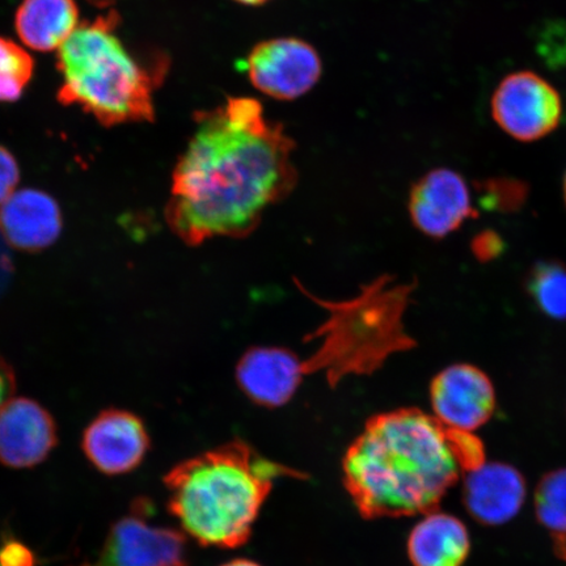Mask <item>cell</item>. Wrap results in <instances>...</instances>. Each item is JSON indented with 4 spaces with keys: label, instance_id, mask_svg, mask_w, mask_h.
I'll return each mask as SVG.
<instances>
[{
    "label": "cell",
    "instance_id": "cell-1",
    "mask_svg": "<svg viewBox=\"0 0 566 566\" xmlns=\"http://www.w3.org/2000/svg\"><path fill=\"white\" fill-rule=\"evenodd\" d=\"M195 118L196 132L175 167L166 221L188 245L245 238L293 192L294 140L252 97H229Z\"/></svg>",
    "mask_w": 566,
    "mask_h": 566
},
{
    "label": "cell",
    "instance_id": "cell-2",
    "mask_svg": "<svg viewBox=\"0 0 566 566\" xmlns=\"http://www.w3.org/2000/svg\"><path fill=\"white\" fill-rule=\"evenodd\" d=\"M485 462L473 433L417 408L371 417L343 459L344 485L366 520L436 511L460 475Z\"/></svg>",
    "mask_w": 566,
    "mask_h": 566
},
{
    "label": "cell",
    "instance_id": "cell-3",
    "mask_svg": "<svg viewBox=\"0 0 566 566\" xmlns=\"http://www.w3.org/2000/svg\"><path fill=\"white\" fill-rule=\"evenodd\" d=\"M301 473L233 441L184 460L165 478L168 509L182 533L207 547L237 548L250 539L275 481Z\"/></svg>",
    "mask_w": 566,
    "mask_h": 566
},
{
    "label": "cell",
    "instance_id": "cell-4",
    "mask_svg": "<svg viewBox=\"0 0 566 566\" xmlns=\"http://www.w3.org/2000/svg\"><path fill=\"white\" fill-rule=\"evenodd\" d=\"M116 12L84 21L56 52L59 101L76 105L104 126L151 123L154 81L118 38Z\"/></svg>",
    "mask_w": 566,
    "mask_h": 566
},
{
    "label": "cell",
    "instance_id": "cell-5",
    "mask_svg": "<svg viewBox=\"0 0 566 566\" xmlns=\"http://www.w3.org/2000/svg\"><path fill=\"white\" fill-rule=\"evenodd\" d=\"M412 289L381 277L349 301L313 298L329 315L307 338L321 339L322 344L308 359L300 358L303 379L323 371L329 385L337 386L346 375L371 374L392 354L415 348L405 327Z\"/></svg>",
    "mask_w": 566,
    "mask_h": 566
},
{
    "label": "cell",
    "instance_id": "cell-6",
    "mask_svg": "<svg viewBox=\"0 0 566 566\" xmlns=\"http://www.w3.org/2000/svg\"><path fill=\"white\" fill-rule=\"evenodd\" d=\"M151 513L147 501H138L112 526L94 560L77 566H188L186 535L153 525Z\"/></svg>",
    "mask_w": 566,
    "mask_h": 566
},
{
    "label": "cell",
    "instance_id": "cell-7",
    "mask_svg": "<svg viewBox=\"0 0 566 566\" xmlns=\"http://www.w3.org/2000/svg\"><path fill=\"white\" fill-rule=\"evenodd\" d=\"M492 116L509 137L520 142L539 140L560 125L562 96L541 75L520 71L504 77L494 90Z\"/></svg>",
    "mask_w": 566,
    "mask_h": 566
},
{
    "label": "cell",
    "instance_id": "cell-8",
    "mask_svg": "<svg viewBox=\"0 0 566 566\" xmlns=\"http://www.w3.org/2000/svg\"><path fill=\"white\" fill-rule=\"evenodd\" d=\"M253 87L275 101H296L313 90L323 74L316 49L296 38L260 42L242 62Z\"/></svg>",
    "mask_w": 566,
    "mask_h": 566
},
{
    "label": "cell",
    "instance_id": "cell-9",
    "mask_svg": "<svg viewBox=\"0 0 566 566\" xmlns=\"http://www.w3.org/2000/svg\"><path fill=\"white\" fill-rule=\"evenodd\" d=\"M433 416L443 427L475 433L490 422L497 405L492 380L479 367L458 364L438 373L430 385Z\"/></svg>",
    "mask_w": 566,
    "mask_h": 566
},
{
    "label": "cell",
    "instance_id": "cell-10",
    "mask_svg": "<svg viewBox=\"0 0 566 566\" xmlns=\"http://www.w3.org/2000/svg\"><path fill=\"white\" fill-rule=\"evenodd\" d=\"M82 449L88 462L108 476L137 470L150 450V437L138 416L106 409L83 431Z\"/></svg>",
    "mask_w": 566,
    "mask_h": 566
},
{
    "label": "cell",
    "instance_id": "cell-11",
    "mask_svg": "<svg viewBox=\"0 0 566 566\" xmlns=\"http://www.w3.org/2000/svg\"><path fill=\"white\" fill-rule=\"evenodd\" d=\"M475 214L469 184L449 168L422 176L410 190L409 216L416 229L433 239L455 232Z\"/></svg>",
    "mask_w": 566,
    "mask_h": 566
},
{
    "label": "cell",
    "instance_id": "cell-12",
    "mask_svg": "<svg viewBox=\"0 0 566 566\" xmlns=\"http://www.w3.org/2000/svg\"><path fill=\"white\" fill-rule=\"evenodd\" d=\"M56 442L55 421L38 401L12 398L0 408V463L31 469L52 454Z\"/></svg>",
    "mask_w": 566,
    "mask_h": 566
},
{
    "label": "cell",
    "instance_id": "cell-13",
    "mask_svg": "<svg viewBox=\"0 0 566 566\" xmlns=\"http://www.w3.org/2000/svg\"><path fill=\"white\" fill-rule=\"evenodd\" d=\"M527 484L520 470L504 462H485L464 473L463 504L484 526H504L525 505Z\"/></svg>",
    "mask_w": 566,
    "mask_h": 566
},
{
    "label": "cell",
    "instance_id": "cell-14",
    "mask_svg": "<svg viewBox=\"0 0 566 566\" xmlns=\"http://www.w3.org/2000/svg\"><path fill=\"white\" fill-rule=\"evenodd\" d=\"M240 389L258 406H286L302 385L300 357L279 346H254L237 366Z\"/></svg>",
    "mask_w": 566,
    "mask_h": 566
},
{
    "label": "cell",
    "instance_id": "cell-15",
    "mask_svg": "<svg viewBox=\"0 0 566 566\" xmlns=\"http://www.w3.org/2000/svg\"><path fill=\"white\" fill-rule=\"evenodd\" d=\"M60 205L42 190H15L0 205V232L17 250L38 252L61 235Z\"/></svg>",
    "mask_w": 566,
    "mask_h": 566
},
{
    "label": "cell",
    "instance_id": "cell-16",
    "mask_svg": "<svg viewBox=\"0 0 566 566\" xmlns=\"http://www.w3.org/2000/svg\"><path fill=\"white\" fill-rule=\"evenodd\" d=\"M471 547L470 531L464 523L438 509L421 515L407 543L413 566H463Z\"/></svg>",
    "mask_w": 566,
    "mask_h": 566
},
{
    "label": "cell",
    "instance_id": "cell-17",
    "mask_svg": "<svg viewBox=\"0 0 566 566\" xmlns=\"http://www.w3.org/2000/svg\"><path fill=\"white\" fill-rule=\"evenodd\" d=\"M75 0H23L15 15L21 42L34 52H59L80 27Z\"/></svg>",
    "mask_w": 566,
    "mask_h": 566
},
{
    "label": "cell",
    "instance_id": "cell-18",
    "mask_svg": "<svg viewBox=\"0 0 566 566\" xmlns=\"http://www.w3.org/2000/svg\"><path fill=\"white\" fill-rule=\"evenodd\" d=\"M534 507L537 522L554 537L566 541V467L544 475L536 486Z\"/></svg>",
    "mask_w": 566,
    "mask_h": 566
},
{
    "label": "cell",
    "instance_id": "cell-19",
    "mask_svg": "<svg viewBox=\"0 0 566 566\" xmlns=\"http://www.w3.org/2000/svg\"><path fill=\"white\" fill-rule=\"evenodd\" d=\"M527 289L544 315L566 321V265L547 261L528 275Z\"/></svg>",
    "mask_w": 566,
    "mask_h": 566
},
{
    "label": "cell",
    "instance_id": "cell-20",
    "mask_svg": "<svg viewBox=\"0 0 566 566\" xmlns=\"http://www.w3.org/2000/svg\"><path fill=\"white\" fill-rule=\"evenodd\" d=\"M34 74V61L25 46L0 38V102H17Z\"/></svg>",
    "mask_w": 566,
    "mask_h": 566
},
{
    "label": "cell",
    "instance_id": "cell-21",
    "mask_svg": "<svg viewBox=\"0 0 566 566\" xmlns=\"http://www.w3.org/2000/svg\"><path fill=\"white\" fill-rule=\"evenodd\" d=\"M19 180L20 169L15 157L0 146V205L15 192Z\"/></svg>",
    "mask_w": 566,
    "mask_h": 566
},
{
    "label": "cell",
    "instance_id": "cell-22",
    "mask_svg": "<svg viewBox=\"0 0 566 566\" xmlns=\"http://www.w3.org/2000/svg\"><path fill=\"white\" fill-rule=\"evenodd\" d=\"M0 566H35V558L31 548L10 536L0 544Z\"/></svg>",
    "mask_w": 566,
    "mask_h": 566
},
{
    "label": "cell",
    "instance_id": "cell-23",
    "mask_svg": "<svg viewBox=\"0 0 566 566\" xmlns=\"http://www.w3.org/2000/svg\"><path fill=\"white\" fill-rule=\"evenodd\" d=\"M17 380L11 366L0 357V408L15 394Z\"/></svg>",
    "mask_w": 566,
    "mask_h": 566
},
{
    "label": "cell",
    "instance_id": "cell-24",
    "mask_svg": "<svg viewBox=\"0 0 566 566\" xmlns=\"http://www.w3.org/2000/svg\"><path fill=\"white\" fill-rule=\"evenodd\" d=\"M221 566H261V565L258 563H254L252 560H247V558H237V560L226 563Z\"/></svg>",
    "mask_w": 566,
    "mask_h": 566
},
{
    "label": "cell",
    "instance_id": "cell-25",
    "mask_svg": "<svg viewBox=\"0 0 566 566\" xmlns=\"http://www.w3.org/2000/svg\"><path fill=\"white\" fill-rule=\"evenodd\" d=\"M233 2L248 6V7H259L263 6L268 2H271V0H233Z\"/></svg>",
    "mask_w": 566,
    "mask_h": 566
},
{
    "label": "cell",
    "instance_id": "cell-26",
    "mask_svg": "<svg viewBox=\"0 0 566 566\" xmlns=\"http://www.w3.org/2000/svg\"><path fill=\"white\" fill-rule=\"evenodd\" d=\"M555 546H556L557 555L560 556L562 558H564V560L566 562V541L562 542V543H557V544H555Z\"/></svg>",
    "mask_w": 566,
    "mask_h": 566
},
{
    "label": "cell",
    "instance_id": "cell-27",
    "mask_svg": "<svg viewBox=\"0 0 566 566\" xmlns=\"http://www.w3.org/2000/svg\"><path fill=\"white\" fill-rule=\"evenodd\" d=\"M563 193H564V201L566 205V172H565L564 181H563Z\"/></svg>",
    "mask_w": 566,
    "mask_h": 566
}]
</instances>
